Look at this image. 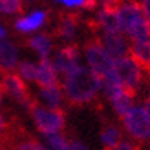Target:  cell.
<instances>
[{"label": "cell", "instance_id": "cell-1", "mask_svg": "<svg viewBox=\"0 0 150 150\" xmlns=\"http://www.w3.org/2000/svg\"><path fill=\"white\" fill-rule=\"evenodd\" d=\"M62 88L71 105L89 103L101 89V78L89 68L76 66L71 73L64 74Z\"/></svg>", "mask_w": 150, "mask_h": 150}, {"label": "cell", "instance_id": "cell-2", "mask_svg": "<svg viewBox=\"0 0 150 150\" xmlns=\"http://www.w3.org/2000/svg\"><path fill=\"white\" fill-rule=\"evenodd\" d=\"M120 32L132 37V41L150 37V27L142 10V5L135 0H125L116 7Z\"/></svg>", "mask_w": 150, "mask_h": 150}, {"label": "cell", "instance_id": "cell-3", "mask_svg": "<svg viewBox=\"0 0 150 150\" xmlns=\"http://www.w3.org/2000/svg\"><path fill=\"white\" fill-rule=\"evenodd\" d=\"M30 113H32V120L35 123V128L41 132L42 135H49L54 132H61L64 128V111L61 108H42L37 103L30 106Z\"/></svg>", "mask_w": 150, "mask_h": 150}, {"label": "cell", "instance_id": "cell-4", "mask_svg": "<svg viewBox=\"0 0 150 150\" xmlns=\"http://www.w3.org/2000/svg\"><path fill=\"white\" fill-rule=\"evenodd\" d=\"M113 71L120 78L123 89L132 96L137 95V89L142 83V68L135 62L132 56H122L113 61Z\"/></svg>", "mask_w": 150, "mask_h": 150}, {"label": "cell", "instance_id": "cell-5", "mask_svg": "<svg viewBox=\"0 0 150 150\" xmlns=\"http://www.w3.org/2000/svg\"><path fill=\"white\" fill-rule=\"evenodd\" d=\"M0 89L2 93L8 95L14 101H17L22 106L30 108L34 105V100L30 98V91H29L25 79H22L21 74H15L12 71H5V74L0 79Z\"/></svg>", "mask_w": 150, "mask_h": 150}, {"label": "cell", "instance_id": "cell-6", "mask_svg": "<svg viewBox=\"0 0 150 150\" xmlns=\"http://www.w3.org/2000/svg\"><path fill=\"white\" fill-rule=\"evenodd\" d=\"M84 52H86V61H88V66L91 71H95L96 74L103 78L106 76L113 69V57L108 54V51L105 49L101 41L98 39H93L86 44L84 47Z\"/></svg>", "mask_w": 150, "mask_h": 150}, {"label": "cell", "instance_id": "cell-7", "mask_svg": "<svg viewBox=\"0 0 150 150\" xmlns=\"http://www.w3.org/2000/svg\"><path fill=\"white\" fill-rule=\"evenodd\" d=\"M123 125L133 138L140 140V142L150 140V116L145 111V108L133 106L123 116Z\"/></svg>", "mask_w": 150, "mask_h": 150}, {"label": "cell", "instance_id": "cell-8", "mask_svg": "<svg viewBox=\"0 0 150 150\" xmlns=\"http://www.w3.org/2000/svg\"><path fill=\"white\" fill-rule=\"evenodd\" d=\"M101 42L113 59L128 54V42L123 37V32H120V30H105Z\"/></svg>", "mask_w": 150, "mask_h": 150}, {"label": "cell", "instance_id": "cell-9", "mask_svg": "<svg viewBox=\"0 0 150 150\" xmlns=\"http://www.w3.org/2000/svg\"><path fill=\"white\" fill-rule=\"evenodd\" d=\"M54 66L56 71L61 73V74H68L76 66H79V49H78V46L73 44V46L62 47L56 56Z\"/></svg>", "mask_w": 150, "mask_h": 150}, {"label": "cell", "instance_id": "cell-10", "mask_svg": "<svg viewBox=\"0 0 150 150\" xmlns=\"http://www.w3.org/2000/svg\"><path fill=\"white\" fill-rule=\"evenodd\" d=\"M130 54L140 68L150 73V37L132 42Z\"/></svg>", "mask_w": 150, "mask_h": 150}, {"label": "cell", "instance_id": "cell-11", "mask_svg": "<svg viewBox=\"0 0 150 150\" xmlns=\"http://www.w3.org/2000/svg\"><path fill=\"white\" fill-rule=\"evenodd\" d=\"M35 83H37L41 88L57 84V71H56V66L49 61L47 57H41V61L37 64Z\"/></svg>", "mask_w": 150, "mask_h": 150}, {"label": "cell", "instance_id": "cell-12", "mask_svg": "<svg viewBox=\"0 0 150 150\" xmlns=\"http://www.w3.org/2000/svg\"><path fill=\"white\" fill-rule=\"evenodd\" d=\"M19 62V52L12 42L0 39V69L2 71H12L17 68Z\"/></svg>", "mask_w": 150, "mask_h": 150}, {"label": "cell", "instance_id": "cell-13", "mask_svg": "<svg viewBox=\"0 0 150 150\" xmlns=\"http://www.w3.org/2000/svg\"><path fill=\"white\" fill-rule=\"evenodd\" d=\"M47 21V14L44 10H34L32 14H29L27 17H22L15 22V29L19 32H32V30H37L39 27H42Z\"/></svg>", "mask_w": 150, "mask_h": 150}, {"label": "cell", "instance_id": "cell-14", "mask_svg": "<svg viewBox=\"0 0 150 150\" xmlns=\"http://www.w3.org/2000/svg\"><path fill=\"white\" fill-rule=\"evenodd\" d=\"M111 105H113V110H115V113L118 116H125L127 113H128L130 110L133 108V96L130 95V93H127L125 89H122V91H118L111 100Z\"/></svg>", "mask_w": 150, "mask_h": 150}, {"label": "cell", "instance_id": "cell-15", "mask_svg": "<svg viewBox=\"0 0 150 150\" xmlns=\"http://www.w3.org/2000/svg\"><path fill=\"white\" fill-rule=\"evenodd\" d=\"M76 30H78V19L74 15H62L59 24H57V34L62 39L71 41L76 35Z\"/></svg>", "mask_w": 150, "mask_h": 150}, {"label": "cell", "instance_id": "cell-16", "mask_svg": "<svg viewBox=\"0 0 150 150\" xmlns=\"http://www.w3.org/2000/svg\"><path fill=\"white\" fill-rule=\"evenodd\" d=\"M29 47L34 49L41 57H47L51 49H52V41L47 34H39L34 35L32 39H29Z\"/></svg>", "mask_w": 150, "mask_h": 150}, {"label": "cell", "instance_id": "cell-17", "mask_svg": "<svg viewBox=\"0 0 150 150\" xmlns=\"http://www.w3.org/2000/svg\"><path fill=\"white\" fill-rule=\"evenodd\" d=\"M41 98L47 103L49 106L61 108V105H62V93H61L59 84H52V86L41 88Z\"/></svg>", "mask_w": 150, "mask_h": 150}, {"label": "cell", "instance_id": "cell-18", "mask_svg": "<svg viewBox=\"0 0 150 150\" xmlns=\"http://www.w3.org/2000/svg\"><path fill=\"white\" fill-rule=\"evenodd\" d=\"M101 142L105 149H116V145L120 143V130L113 125H106L101 130Z\"/></svg>", "mask_w": 150, "mask_h": 150}, {"label": "cell", "instance_id": "cell-19", "mask_svg": "<svg viewBox=\"0 0 150 150\" xmlns=\"http://www.w3.org/2000/svg\"><path fill=\"white\" fill-rule=\"evenodd\" d=\"M19 74L22 79L25 81H35V76H37V64L30 61H24L19 64Z\"/></svg>", "mask_w": 150, "mask_h": 150}, {"label": "cell", "instance_id": "cell-20", "mask_svg": "<svg viewBox=\"0 0 150 150\" xmlns=\"http://www.w3.org/2000/svg\"><path fill=\"white\" fill-rule=\"evenodd\" d=\"M24 10L22 0H0V12L4 14H21Z\"/></svg>", "mask_w": 150, "mask_h": 150}, {"label": "cell", "instance_id": "cell-21", "mask_svg": "<svg viewBox=\"0 0 150 150\" xmlns=\"http://www.w3.org/2000/svg\"><path fill=\"white\" fill-rule=\"evenodd\" d=\"M46 137H47V145L51 149H56V150H68L69 149V142L66 140V137H62L59 132L49 133Z\"/></svg>", "mask_w": 150, "mask_h": 150}, {"label": "cell", "instance_id": "cell-22", "mask_svg": "<svg viewBox=\"0 0 150 150\" xmlns=\"http://www.w3.org/2000/svg\"><path fill=\"white\" fill-rule=\"evenodd\" d=\"M17 149H22V150H42V147L39 142H35V140H25V142H22L17 145Z\"/></svg>", "mask_w": 150, "mask_h": 150}, {"label": "cell", "instance_id": "cell-23", "mask_svg": "<svg viewBox=\"0 0 150 150\" xmlns=\"http://www.w3.org/2000/svg\"><path fill=\"white\" fill-rule=\"evenodd\" d=\"M142 10L143 14H145V19H147V22H149V27H150V0H142Z\"/></svg>", "mask_w": 150, "mask_h": 150}, {"label": "cell", "instance_id": "cell-24", "mask_svg": "<svg viewBox=\"0 0 150 150\" xmlns=\"http://www.w3.org/2000/svg\"><path fill=\"white\" fill-rule=\"evenodd\" d=\"M57 2H62L68 7H83V2L84 0H57Z\"/></svg>", "mask_w": 150, "mask_h": 150}, {"label": "cell", "instance_id": "cell-25", "mask_svg": "<svg viewBox=\"0 0 150 150\" xmlns=\"http://www.w3.org/2000/svg\"><path fill=\"white\" fill-rule=\"evenodd\" d=\"M96 4H98V0H84L81 8H84V10H95Z\"/></svg>", "mask_w": 150, "mask_h": 150}, {"label": "cell", "instance_id": "cell-26", "mask_svg": "<svg viewBox=\"0 0 150 150\" xmlns=\"http://www.w3.org/2000/svg\"><path fill=\"white\" fill-rule=\"evenodd\" d=\"M116 149H120V150H132V149H137L133 143H130V142H120L118 145H116Z\"/></svg>", "mask_w": 150, "mask_h": 150}, {"label": "cell", "instance_id": "cell-27", "mask_svg": "<svg viewBox=\"0 0 150 150\" xmlns=\"http://www.w3.org/2000/svg\"><path fill=\"white\" fill-rule=\"evenodd\" d=\"M69 149H73V150H84L86 149V147H84V145H83L81 142H78V140H73V142H69Z\"/></svg>", "mask_w": 150, "mask_h": 150}, {"label": "cell", "instance_id": "cell-28", "mask_svg": "<svg viewBox=\"0 0 150 150\" xmlns=\"http://www.w3.org/2000/svg\"><path fill=\"white\" fill-rule=\"evenodd\" d=\"M122 2H125V0H103V4H105V5H110V7H115V8L118 7Z\"/></svg>", "mask_w": 150, "mask_h": 150}, {"label": "cell", "instance_id": "cell-29", "mask_svg": "<svg viewBox=\"0 0 150 150\" xmlns=\"http://www.w3.org/2000/svg\"><path fill=\"white\" fill-rule=\"evenodd\" d=\"M5 130H7V122H5V118L0 115V137L5 133Z\"/></svg>", "mask_w": 150, "mask_h": 150}, {"label": "cell", "instance_id": "cell-30", "mask_svg": "<svg viewBox=\"0 0 150 150\" xmlns=\"http://www.w3.org/2000/svg\"><path fill=\"white\" fill-rule=\"evenodd\" d=\"M143 108H145V111H147V113H149V116H150V96L145 100V106H143Z\"/></svg>", "mask_w": 150, "mask_h": 150}, {"label": "cell", "instance_id": "cell-31", "mask_svg": "<svg viewBox=\"0 0 150 150\" xmlns=\"http://www.w3.org/2000/svg\"><path fill=\"white\" fill-rule=\"evenodd\" d=\"M0 37H5V30H4L2 27H0Z\"/></svg>", "mask_w": 150, "mask_h": 150}, {"label": "cell", "instance_id": "cell-32", "mask_svg": "<svg viewBox=\"0 0 150 150\" xmlns=\"http://www.w3.org/2000/svg\"><path fill=\"white\" fill-rule=\"evenodd\" d=\"M22 2H24V4H25V2H27V4H30V2H34V0H22Z\"/></svg>", "mask_w": 150, "mask_h": 150}, {"label": "cell", "instance_id": "cell-33", "mask_svg": "<svg viewBox=\"0 0 150 150\" xmlns=\"http://www.w3.org/2000/svg\"><path fill=\"white\" fill-rule=\"evenodd\" d=\"M0 101H2V89H0Z\"/></svg>", "mask_w": 150, "mask_h": 150}]
</instances>
